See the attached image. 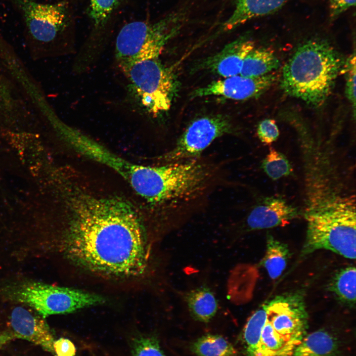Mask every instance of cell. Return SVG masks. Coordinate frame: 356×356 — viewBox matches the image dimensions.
Listing matches in <instances>:
<instances>
[{"instance_id":"8fae6325","label":"cell","mask_w":356,"mask_h":356,"mask_svg":"<svg viewBox=\"0 0 356 356\" xmlns=\"http://www.w3.org/2000/svg\"><path fill=\"white\" fill-rule=\"evenodd\" d=\"M298 214L296 208L284 199L269 197L252 209L246 223L250 230L284 226L298 217Z\"/></svg>"},{"instance_id":"277c9868","label":"cell","mask_w":356,"mask_h":356,"mask_svg":"<svg viewBox=\"0 0 356 356\" xmlns=\"http://www.w3.org/2000/svg\"><path fill=\"white\" fill-rule=\"evenodd\" d=\"M0 298L26 306L44 318L65 314L103 303L98 295L29 279L6 281L0 285Z\"/></svg>"},{"instance_id":"d6986e66","label":"cell","mask_w":356,"mask_h":356,"mask_svg":"<svg viewBox=\"0 0 356 356\" xmlns=\"http://www.w3.org/2000/svg\"><path fill=\"white\" fill-rule=\"evenodd\" d=\"M192 352L198 356H236L237 351L225 338L217 334L201 337L191 345Z\"/></svg>"},{"instance_id":"52a82bcc","label":"cell","mask_w":356,"mask_h":356,"mask_svg":"<svg viewBox=\"0 0 356 356\" xmlns=\"http://www.w3.org/2000/svg\"><path fill=\"white\" fill-rule=\"evenodd\" d=\"M23 16L31 52L35 58L46 56L50 46L64 29L66 12L62 3L35 0H12Z\"/></svg>"},{"instance_id":"30bf717a","label":"cell","mask_w":356,"mask_h":356,"mask_svg":"<svg viewBox=\"0 0 356 356\" xmlns=\"http://www.w3.org/2000/svg\"><path fill=\"white\" fill-rule=\"evenodd\" d=\"M9 322L11 331L17 339L39 345L55 356L52 333L44 318L39 313L28 307L18 305L12 310Z\"/></svg>"},{"instance_id":"f1b7e54d","label":"cell","mask_w":356,"mask_h":356,"mask_svg":"<svg viewBox=\"0 0 356 356\" xmlns=\"http://www.w3.org/2000/svg\"><path fill=\"white\" fill-rule=\"evenodd\" d=\"M15 339L17 338L12 331H0V347Z\"/></svg>"},{"instance_id":"83f0119b","label":"cell","mask_w":356,"mask_h":356,"mask_svg":"<svg viewBox=\"0 0 356 356\" xmlns=\"http://www.w3.org/2000/svg\"><path fill=\"white\" fill-rule=\"evenodd\" d=\"M330 16L334 19L351 7L355 6L356 0H328Z\"/></svg>"},{"instance_id":"6da1fadb","label":"cell","mask_w":356,"mask_h":356,"mask_svg":"<svg viewBox=\"0 0 356 356\" xmlns=\"http://www.w3.org/2000/svg\"><path fill=\"white\" fill-rule=\"evenodd\" d=\"M70 216L63 235L65 256L96 274L131 278L145 271L149 257L142 222L132 203L118 196H98L73 185Z\"/></svg>"},{"instance_id":"d4e9b609","label":"cell","mask_w":356,"mask_h":356,"mask_svg":"<svg viewBox=\"0 0 356 356\" xmlns=\"http://www.w3.org/2000/svg\"><path fill=\"white\" fill-rule=\"evenodd\" d=\"M118 0H90V13L95 25H101L106 20Z\"/></svg>"},{"instance_id":"8992f818","label":"cell","mask_w":356,"mask_h":356,"mask_svg":"<svg viewBox=\"0 0 356 356\" xmlns=\"http://www.w3.org/2000/svg\"><path fill=\"white\" fill-rule=\"evenodd\" d=\"M158 59L121 68L143 106L154 117L170 109L175 90L172 71Z\"/></svg>"},{"instance_id":"7c38bea8","label":"cell","mask_w":356,"mask_h":356,"mask_svg":"<svg viewBox=\"0 0 356 356\" xmlns=\"http://www.w3.org/2000/svg\"><path fill=\"white\" fill-rule=\"evenodd\" d=\"M254 47L252 40L241 37L206 59L203 67L222 78L239 75L246 56Z\"/></svg>"},{"instance_id":"ba28073f","label":"cell","mask_w":356,"mask_h":356,"mask_svg":"<svg viewBox=\"0 0 356 356\" xmlns=\"http://www.w3.org/2000/svg\"><path fill=\"white\" fill-rule=\"evenodd\" d=\"M233 133L231 121L222 115H208L190 123L168 151L160 156V163L191 159L201 156L215 140Z\"/></svg>"},{"instance_id":"ffe728a7","label":"cell","mask_w":356,"mask_h":356,"mask_svg":"<svg viewBox=\"0 0 356 356\" xmlns=\"http://www.w3.org/2000/svg\"><path fill=\"white\" fill-rule=\"evenodd\" d=\"M330 289L341 302L353 306L356 302V268L350 266L342 269L334 276Z\"/></svg>"},{"instance_id":"9a60e30c","label":"cell","mask_w":356,"mask_h":356,"mask_svg":"<svg viewBox=\"0 0 356 356\" xmlns=\"http://www.w3.org/2000/svg\"><path fill=\"white\" fill-rule=\"evenodd\" d=\"M184 300L191 315L195 320L206 323L216 314L218 303L211 289L202 286L186 293Z\"/></svg>"},{"instance_id":"2e32d148","label":"cell","mask_w":356,"mask_h":356,"mask_svg":"<svg viewBox=\"0 0 356 356\" xmlns=\"http://www.w3.org/2000/svg\"><path fill=\"white\" fill-rule=\"evenodd\" d=\"M335 338L325 331L318 330L306 335L297 347L293 356H338Z\"/></svg>"},{"instance_id":"4fadbf2b","label":"cell","mask_w":356,"mask_h":356,"mask_svg":"<svg viewBox=\"0 0 356 356\" xmlns=\"http://www.w3.org/2000/svg\"><path fill=\"white\" fill-rule=\"evenodd\" d=\"M35 115L11 81L0 75V122L8 125L23 124L34 120Z\"/></svg>"},{"instance_id":"5b68a950","label":"cell","mask_w":356,"mask_h":356,"mask_svg":"<svg viewBox=\"0 0 356 356\" xmlns=\"http://www.w3.org/2000/svg\"><path fill=\"white\" fill-rule=\"evenodd\" d=\"M186 17V11L181 9L155 22L136 21L124 25L115 44V56L119 67L158 58L169 41L179 32Z\"/></svg>"},{"instance_id":"e0dca14e","label":"cell","mask_w":356,"mask_h":356,"mask_svg":"<svg viewBox=\"0 0 356 356\" xmlns=\"http://www.w3.org/2000/svg\"><path fill=\"white\" fill-rule=\"evenodd\" d=\"M279 65V61L272 50L254 47L246 56L240 74L247 77H261L272 73Z\"/></svg>"},{"instance_id":"cb8c5ba5","label":"cell","mask_w":356,"mask_h":356,"mask_svg":"<svg viewBox=\"0 0 356 356\" xmlns=\"http://www.w3.org/2000/svg\"><path fill=\"white\" fill-rule=\"evenodd\" d=\"M341 72L346 80L345 94L351 103L355 117L356 112V54L355 52L345 61Z\"/></svg>"},{"instance_id":"4316f807","label":"cell","mask_w":356,"mask_h":356,"mask_svg":"<svg viewBox=\"0 0 356 356\" xmlns=\"http://www.w3.org/2000/svg\"><path fill=\"white\" fill-rule=\"evenodd\" d=\"M53 348L55 356H75L76 349L69 339L60 338L54 340Z\"/></svg>"},{"instance_id":"5bb4252c","label":"cell","mask_w":356,"mask_h":356,"mask_svg":"<svg viewBox=\"0 0 356 356\" xmlns=\"http://www.w3.org/2000/svg\"><path fill=\"white\" fill-rule=\"evenodd\" d=\"M288 0H236L235 8L221 29L230 31L247 21L272 13L280 8Z\"/></svg>"},{"instance_id":"7a4b0ae2","label":"cell","mask_w":356,"mask_h":356,"mask_svg":"<svg viewBox=\"0 0 356 356\" xmlns=\"http://www.w3.org/2000/svg\"><path fill=\"white\" fill-rule=\"evenodd\" d=\"M344 62L328 42L307 41L298 47L284 65L281 88L290 96L320 106L332 93Z\"/></svg>"},{"instance_id":"9c48e42d","label":"cell","mask_w":356,"mask_h":356,"mask_svg":"<svg viewBox=\"0 0 356 356\" xmlns=\"http://www.w3.org/2000/svg\"><path fill=\"white\" fill-rule=\"evenodd\" d=\"M276 80V76L272 72L259 77H247L239 74L213 81L196 89L191 95L192 98L218 95L236 100H246L263 94Z\"/></svg>"},{"instance_id":"ac0fdd59","label":"cell","mask_w":356,"mask_h":356,"mask_svg":"<svg viewBox=\"0 0 356 356\" xmlns=\"http://www.w3.org/2000/svg\"><path fill=\"white\" fill-rule=\"evenodd\" d=\"M289 254L286 244L271 235H268L262 265L271 279H276L281 275L286 267Z\"/></svg>"},{"instance_id":"484cf974","label":"cell","mask_w":356,"mask_h":356,"mask_svg":"<svg viewBox=\"0 0 356 356\" xmlns=\"http://www.w3.org/2000/svg\"><path fill=\"white\" fill-rule=\"evenodd\" d=\"M257 132L260 141L266 144H269L276 141L279 135L275 121L270 119L261 121L258 125Z\"/></svg>"},{"instance_id":"7402d4cb","label":"cell","mask_w":356,"mask_h":356,"mask_svg":"<svg viewBox=\"0 0 356 356\" xmlns=\"http://www.w3.org/2000/svg\"><path fill=\"white\" fill-rule=\"evenodd\" d=\"M262 167L267 175L273 180H277L290 175L292 169L286 157L273 147L263 160Z\"/></svg>"},{"instance_id":"44dd1931","label":"cell","mask_w":356,"mask_h":356,"mask_svg":"<svg viewBox=\"0 0 356 356\" xmlns=\"http://www.w3.org/2000/svg\"><path fill=\"white\" fill-rule=\"evenodd\" d=\"M266 320V312L263 305L252 314L246 323L243 336L248 356H252L256 350Z\"/></svg>"},{"instance_id":"603a6c76","label":"cell","mask_w":356,"mask_h":356,"mask_svg":"<svg viewBox=\"0 0 356 356\" xmlns=\"http://www.w3.org/2000/svg\"><path fill=\"white\" fill-rule=\"evenodd\" d=\"M131 356H166L157 339L154 336H140L132 343Z\"/></svg>"},{"instance_id":"3957f363","label":"cell","mask_w":356,"mask_h":356,"mask_svg":"<svg viewBox=\"0 0 356 356\" xmlns=\"http://www.w3.org/2000/svg\"><path fill=\"white\" fill-rule=\"evenodd\" d=\"M306 219L308 228L303 255L325 249L355 259V195L326 199L308 211Z\"/></svg>"}]
</instances>
